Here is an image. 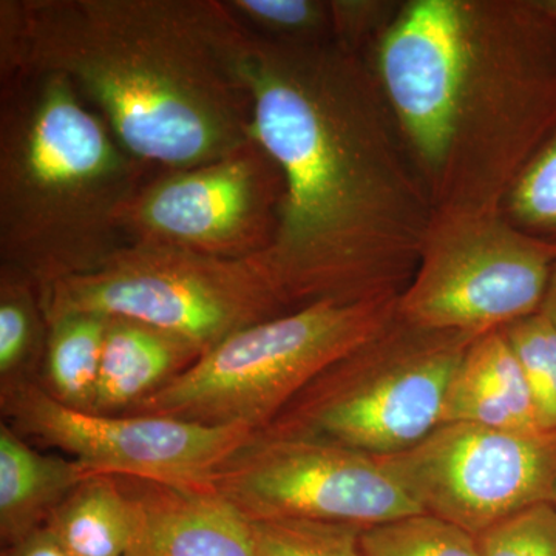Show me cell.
Wrapping results in <instances>:
<instances>
[{
  "instance_id": "1",
  "label": "cell",
  "mask_w": 556,
  "mask_h": 556,
  "mask_svg": "<svg viewBox=\"0 0 556 556\" xmlns=\"http://www.w3.org/2000/svg\"><path fill=\"white\" fill-rule=\"evenodd\" d=\"M252 137L285 178L273 247L251 262L289 311L397 299L434 204L368 54L248 31Z\"/></svg>"
},
{
  "instance_id": "2",
  "label": "cell",
  "mask_w": 556,
  "mask_h": 556,
  "mask_svg": "<svg viewBox=\"0 0 556 556\" xmlns=\"http://www.w3.org/2000/svg\"><path fill=\"white\" fill-rule=\"evenodd\" d=\"M247 39L225 0H0V76L64 75L156 169L211 163L254 138Z\"/></svg>"
},
{
  "instance_id": "3",
  "label": "cell",
  "mask_w": 556,
  "mask_h": 556,
  "mask_svg": "<svg viewBox=\"0 0 556 556\" xmlns=\"http://www.w3.org/2000/svg\"><path fill=\"white\" fill-rule=\"evenodd\" d=\"M156 170L64 75L0 76V266L39 288L100 268L129 247L124 212Z\"/></svg>"
},
{
  "instance_id": "4",
  "label": "cell",
  "mask_w": 556,
  "mask_h": 556,
  "mask_svg": "<svg viewBox=\"0 0 556 556\" xmlns=\"http://www.w3.org/2000/svg\"><path fill=\"white\" fill-rule=\"evenodd\" d=\"M463 70L431 199L437 214H500L556 129V9L463 0Z\"/></svg>"
},
{
  "instance_id": "5",
  "label": "cell",
  "mask_w": 556,
  "mask_h": 556,
  "mask_svg": "<svg viewBox=\"0 0 556 556\" xmlns=\"http://www.w3.org/2000/svg\"><path fill=\"white\" fill-rule=\"evenodd\" d=\"M478 338L420 327L397 313L311 380L260 431L371 456L404 452L441 426L450 382Z\"/></svg>"
},
{
  "instance_id": "6",
  "label": "cell",
  "mask_w": 556,
  "mask_h": 556,
  "mask_svg": "<svg viewBox=\"0 0 556 556\" xmlns=\"http://www.w3.org/2000/svg\"><path fill=\"white\" fill-rule=\"evenodd\" d=\"M397 299L320 302L229 336L124 415L260 431L332 362L378 334Z\"/></svg>"
},
{
  "instance_id": "7",
  "label": "cell",
  "mask_w": 556,
  "mask_h": 556,
  "mask_svg": "<svg viewBox=\"0 0 556 556\" xmlns=\"http://www.w3.org/2000/svg\"><path fill=\"white\" fill-rule=\"evenodd\" d=\"M49 324L73 313L124 317L204 354L241 329L289 313L251 260L129 244L100 268L39 288Z\"/></svg>"
},
{
  "instance_id": "8",
  "label": "cell",
  "mask_w": 556,
  "mask_h": 556,
  "mask_svg": "<svg viewBox=\"0 0 556 556\" xmlns=\"http://www.w3.org/2000/svg\"><path fill=\"white\" fill-rule=\"evenodd\" d=\"M556 266V243L503 214H434L399 316L420 327L485 334L535 314Z\"/></svg>"
},
{
  "instance_id": "9",
  "label": "cell",
  "mask_w": 556,
  "mask_h": 556,
  "mask_svg": "<svg viewBox=\"0 0 556 556\" xmlns=\"http://www.w3.org/2000/svg\"><path fill=\"white\" fill-rule=\"evenodd\" d=\"M211 486L249 521L302 519L368 529L419 514L376 456L255 431L217 468Z\"/></svg>"
},
{
  "instance_id": "10",
  "label": "cell",
  "mask_w": 556,
  "mask_h": 556,
  "mask_svg": "<svg viewBox=\"0 0 556 556\" xmlns=\"http://www.w3.org/2000/svg\"><path fill=\"white\" fill-rule=\"evenodd\" d=\"M420 510L471 535L538 504H556V430L441 424L416 445L376 456Z\"/></svg>"
},
{
  "instance_id": "11",
  "label": "cell",
  "mask_w": 556,
  "mask_h": 556,
  "mask_svg": "<svg viewBox=\"0 0 556 556\" xmlns=\"http://www.w3.org/2000/svg\"><path fill=\"white\" fill-rule=\"evenodd\" d=\"M285 178L254 138L229 155L159 169L123 217L127 243L251 260L268 251L280 225Z\"/></svg>"
},
{
  "instance_id": "12",
  "label": "cell",
  "mask_w": 556,
  "mask_h": 556,
  "mask_svg": "<svg viewBox=\"0 0 556 556\" xmlns=\"http://www.w3.org/2000/svg\"><path fill=\"white\" fill-rule=\"evenodd\" d=\"M3 422L21 438L61 450L93 475L211 486L217 468L254 431L174 417L94 415L65 407L38 380L0 386Z\"/></svg>"
},
{
  "instance_id": "13",
  "label": "cell",
  "mask_w": 556,
  "mask_h": 556,
  "mask_svg": "<svg viewBox=\"0 0 556 556\" xmlns=\"http://www.w3.org/2000/svg\"><path fill=\"white\" fill-rule=\"evenodd\" d=\"M463 53V0H409L368 54L430 192L447 144Z\"/></svg>"
},
{
  "instance_id": "14",
  "label": "cell",
  "mask_w": 556,
  "mask_h": 556,
  "mask_svg": "<svg viewBox=\"0 0 556 556\" xmlns=\"http://www.w3.org/2000/svg\"><path fill=\"white\" fill-rule=\"evenodd\" d=\"M115 478L131 514L126 556H258L252 521L212 486Z\"/></svg>"
},
{
  "instance_id": "15",
  "label": "cell",
  "mask_w": 556,
  "mask_h": 556,
  "mask_svg": "<svg viewBox=\"0 0 556 556\" xmlns=\"http://www.w3.org/2000/svg\"><path fill=\"white\" fill-rule=\"evenodd\" d=\"M506 431H540L525 372L503 329L479 336L453 376L442 422Z\"/></svg>"
},
{
  "instance_id": "16",
  "label": "cell",
  "mask_w": 556,
  "mask_h": 556,
  "mask_svg": "<svg viewBox=\"0 0 556 556\" xmlns=\"http://www.w3.org/2000/svg\"><path fill=\"white\" fill-rule=\"evenodd\" d=\"M203 351L138 320L109 317L94 415H124L192 367Z\"/></svg>"
},
{
  "instance_id": "17",
  "label": "cell",
  "mask_w": 556,
  "mask_h": 556,
  "mask_svg": "<svg viewBox=\"0 0 556 556\" xmlns=\"http://www.w3.org/2000/svg\"><path fill=\"white\" fill-rule=\"evenodd\" d=\"M72 457L42 455L0 424V538L5 547L46 526L50 515L87 478Z\"/></svg>"
},
{
  "instance_id": "18",
  "label": "cell",
  "mask_w": 556,
  "mask_h": 556,
  "mask_svg": "<svg viewBox=\"0 0 556 556\" xmlns=\"http://www.w3.org/2000/svg\"><path fill=\"white\" fill-rule=\"evenodd\" d=\"M43 527L70 556H126L129 501L118 479L94 475L62 501Z\"/></svg>"
},
{
  "instance_id": "19",
  "label": "cell",
  "mask_w": 556,
  "mask_h": 556,
  "mask_svg": "<svg viewBox=\"0 0 556 556\" xmlns=\"http://www.w3.org/2000/svg\"><path fill=\"white\" fill-rule=\"evenodd\" d=\"M108 324L109 317L89 313L65 314L50 321L38 383L65 407L93 409Z\"/></svg>"
},
{
  "instance_id": "20",
  "label": "cell",
  "mask_w": 556,
  "mask_h": 556,
  "mask_svg": "<svg viewBox=\"0 0 556 556\" xmlns=\"http://www.w3.org/2000/svg\"><path fill=\"white\" fill-rule=\"evenodd\" d=\"M49 332L38 285L0 266V386L39 379Z\"/></svg>"
},
{
  "instance_id": "21",
  "label": "cell",
  "mask_w": 556,
  "mask_h": 556,
  "mask_svg": "<svg viewBox=\"0 0 556 556\" xmlns=\"http://www.w3.org/2000/svg\"><path fill=\"white\" fill-rule=\"evenodd\" d=\"M361 546L365 556H481L477 536L426 511L364 529Z\"/></svg>"
},
{
  "instance_id": "22",
  "label": "cell",
  "mask_w": 556,
  "mask_h": 556,
  "mask_svg": "<svg viewBox=\"0 0 556 556\" xmlns=\"http://www.w3.org/2000/svg\"><path fill=\"white\" fill-rule=\"evenodd\" d=\"M237 21L260 38L280 42L334 39L331 2L324 0H225Z\"/></svg>"
},
{
  "instance_id": "23",
  "label": "cell",
  "mask_w": 556,
  "mask_h": 556,
  "mask_svg": "<svg viewBox=\"0 0 556 556\" xmlns=\"http://www.w3.org/2000/svg\"><path fill=\"white\" fill-rule=\"evenodd\" d=\"M501 329L525 372L541 427L544 430H556L555 325L540 309Z\"/></svg>"
},
{
  "instance_id": "24",
  "label": "cell",
  "mask_w": 556,
  "mask_h": 556,
  "mask_svg": "<svg viewBox=\"0 0 556 556\" xmlns=\"http://www.w3.org/2000/svg\"><path fill=\"white\" fill-rule=\"evenodd\" d=\"M362 532V527L336 522L252 521L258 556H365Z\"/></svg>"
},
{
  "instance_id": "25",
  "label": "cell",
  "mask_w": 556,
  "mask_h": 556,
  "mask_svg": "<svg viewBox=\"0 0 556 556\" xmlns=\"http://www.w3.org/2000/svg\"><path fill=\"white\" fill-rule=\"evenodd\" d=\"M501 214L526 233L556 243V129L515 182Z\"/></svg>"
},
{
  "instance_id": "26",
  "label": "cell",
  "mask_w": 556,
  "mask_h": 556,
  "mask_svg": "<svg viewBox=\"0 0 556 556\" xmlns=\"http://www.w3.org/2000/svg\"><path fill=\"white\" fill-rule=\"evenodd\" d=\"M481 556H556V504L526 508L477 535Z\"/></svg>"
},
{
  "instance_id": "27",
  "label": "cell",
  "mask_w": 556,
  "mask_h": 556,
  "mask_svg": "<svg viewBox=\"0 0 556 556\" xmlns=\"http://www.w3.org/2000/svg\"><path fill=\"white\" fill-rule=\"evenodd\" d=\"M331 7L334 39L357 53L369 54L396 16L401 2L331 0Z\"/></svg>"
},
{
  "instance_id": "28",
  "label": "cell",
  "mask_w": 556,
  "mask_h": 556,
  "mask_svg": "<svg viewBox=\"0 0 556 556\" xmlns=\"http://www.w3.org/2000/svg\"><path fill=\"white\" fill-rule=\"evenodd\" d=\"M2 556H70L64 547L50 535L46 527L13 546L5 547Z\"/></svg>"
},
{
  "instance_id": "29",
  "label": "cell",
  "mask_w": 556,
  "mask_h": 556,
  "mask_svg": "<svg viewBox=\"0 0 556 556\" xmlns=\"http://www.w3.org/2000/svg\"><path fill=\"white\" fill-rule=\"evenodd\" d=\"M541 311L548 318H551L552 324L556 327V266L554 269V274H552L551 283H548L546 299H544L543 306H541Z\"/></svg>"
},
{
  "instance_id": "30",
  "label": "cell",
  "mask_w": 556,
  "mask_h": 556,
  "mask_svg": "<svg viewBox=\"0 0 556 556\" xmlns=\"http://www.w3.org/2000/svg\"><path fill=\"white\" fill-rule=\"evenodd\" d=\"M551 3H552V5H554V7H555V9H556V0H551Z\"/></svg>"
}]
</instances>
